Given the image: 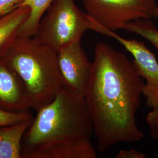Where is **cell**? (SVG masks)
<instances>
[{
	"label": "cell",
	"instance_id": "cell-1",
	"mask_svg": "<svg viewBox=\"0 0 158 158\" xmlns=\"http://www.w3.org/2000/svg\"><path fill=\"white\" fill-rule=\"evenodd\" d=\"M85 102L90 114L97 149L139 141L143 134L136 121L145 82L124 53L100 42L94 48Z\"/></svg>",
	"mask_w": 158,
	"mask_h": 158
},
{
	"label": "cell",
	"instance_id": "cell-2",
	"mask_svg": "<svg viewBox=\"0 0 158 158\" xmlns=\"http://www.w3.org/2000/svg\"><path fill=\"white\" fill-rule=\"evenodd\" d=\"M37 111L23 136L22 158L57 143L90 139L93 134V121L85 98L66 85L50 103Z\"/></svg>",
	"mask_w": 158,
	"mask_h": 158
},
{
	"label": "cell",
	"instance_id": "cell-3",
	"mask_svg": "<svg viewBox=\"0 0 158 158\" xmlns=\"http://www.w3.org/2000/svg\"><path fill=\"white\" fill-rule=\"evenodd\" d=\"M3 57L23 81L31 109L40 110L65 86L57 53L34 37L17 36Z\"/></svg>",
	"mask_w": 158,
	"mask_h": 158
},
{
	"label": "cell",
	"instance_id": "cell-4",
	"mask_svg": "<svg viewBox=\"0 0 158 158\" xmlns=\"http://www.w3.org/2000/svg\"><path fill=\"white\" fill-rule=\"evenodd\" d=\"M101 29L79 9L74 0H53L34 38L57 53L69 44L81 41L87 30L100 33Z\"/></svg>",
	"mask_w": 158,
	"mask_h": 158
},
{
	"label": "cell",
	"instance_id": "cell-5",
	"mask_svg": "<svg viewBox=\"0 0 158 158\" xmlns=\"http://www.w3.org/2000/svg\"><path fill=\"white\" fill-rule=\"evenodd\" d=\"M87 14L103 30L115 31L126 23L155 17L158 0H83Z\"/></svg>",
	"mask_w": 158,
	"mask_h": 158
},
{
	"label": "cell",
	"instance_id": "cell-6",
	"mask_svg": "<svg viewBox=\"0 0 158 158\" xmlns=\"http://www.w3.org/2000/svg\"><path fill=\"white\" fill-rule=\"evenodd\" d=\"M102 34L117 40L131 54L136 69L145 80L143 95L146 98L147 106L151 108L158 106V62L153 53L143 42L126 39L115 31L105 29Z\"/></svg>",
	"mask_w": 158,
	"mask_h": 158
},
{
	"label": "cell",
	"instance_id": "cell-7",
	"mask_svg": "<svg viewBox=\"0 0 158 158\" xmlns=\"http://www.w3.org/2000/svg\"><path fill=\"white\" fill-rule=\"evenodd\" d=\"M57 60L65 85L84 97L93 63L89 60L81 41L74 42L59 51Z\"/></svg>",
	"mask_w": 158,
	"mask_h": 158
},
{
	"label": "cell",
	"instance_id": "cell-8",
	"mask_svg": "<svg viewBox=\"0 0 158 158\" xmlns=\"http://www.w3.org/2000/svg\"><path fill=\"white\" fill-rule=\"evenodd\" d=\"M0 109L12 112L31 109L25 85L3 56L0 57Z\"/></svg>",
	"mask_w": 158,
	"mask_h": 158
},
{
	"label": "cell",
	"instance_id": "cell-9",
	"mask_svg": "<svg viewBox=\"0 0 158 158\" xmlns=\"http://www.w3.org/2000/svg\"><path fill=\"white\" fill-rule=\"evenodd\" d=\"M97 152L90 139L57 143L31 153L26 158H96Z\"/></svg>",
	"mask_w": 158,
	"mask_h": 158
},
{
	"label": "cell",
	"instance_id": "cell-10",
	"mask_svg": "<svg viewBox=\"0 0 158 158\" xmlns=\"http://www.w3.org/2000/svg\"><path fill=\"white\" fill-rule=\"evenodd\" d=\"M32 119L0 127V158H22L23 136Z\"/></svg>",
	"mask_w": 158,
	"mask_h": 158
},
{
	"label": "cell",
	"instance_id": "cell-11",
	"mask_svg": "<svg viewBox=\"0 0 158 158\" xmlns=\"http://www.w3.org/2000/svg\"><path fill=\"white\" fill-rule=\"evenodd\" d=\"M29 13L28 7L18 6L0 17V57L5 55Z\"/></svg>",
	"mask_w": 158,
	"mask_h": 158
},
{
	"label": "cell",
	"instance_id": "cell-12",
	"mask_svg": "<svg viewBox=\"0 0 158 158\" xmlns=\"http://www.w3.org/2000/svg\"><path fill=\"white\" fill-rule=\"evenodd\" d=\"M53 0H23L17 6H27L30 10L28 18L18 31L17 36L34 37L36 34L42 17L47 11Z\"/></svg>",
	"mask_w": 158,
	"mask_h": 158
},
{
	"label": "cell",
	"instance_id": "cell-13",
	"mask_svg": "<svg viewBox=\"0 0 158 158\" xmlns=\"http://www.w3.org/2000/svg\"><path fill=\"white\" fill-rule=\"evenodd\" d=\"M121 29L141 36L158 51V29L151 19H141L126 23Z\"/></svg>",
	"mask_w": 158,
	"mask_h": 158
},
{
	"label": "cell",
	"instance_id": "cell-14",
	"mask_svg": "<svg viewBox=\"0 0 158 158\" xmlns=\"http://www.w3.org/2000/svg\"><path fill=\"white\" fill-rule=\"evenodd\" d=\"M32 119L33 116L30 111L12 112L0 109V127L16 124Z\"/></svg>",
	"mask_w": 158,
	"mask_h": 158
},
{
	"label": "cell",
	"instance_id": "cell-15",
	"mask_svg": "<svg viewBox=\"0 0 158 158\" xmlns=\"http://www.w3.org/2000/svg\"><path fill=\"white\" fill-rule=\"evenodd\" d=\"M146 121L149 130L151 137L154 139H158V106L152 108L148 113Z\"/></svg>",
	"mask_w": 158,
	"mask_h": 158
},
{
	"label": "cell",
	"instance_id": "cell-16",
	"mask_svg": "<svg viewBox=\"0 0 158 158\" xmlns=\"http://www.w3.org/2000/svg\"><path fill=\"white\" fill-rule=\"evenodd\" d=\"M147 157L144 153L135 149H122L115 155V158H145Z\"/></svg>",
	"mask_w": 158,
	"mask_h": 158
},
{
	"label": "cell",
	"instance_id": "cell-17",
	"mask_svg": "<svg viewBox=\"0 0 158 158\" xmlns=\"http://www.w3.org/2000/svg\"><path fill=\"white\" fill-rule=\"evenodd\" d=\"M23 0H0V17L17 8Z\"/></svg>",
	"mask_w": 158,
	"mask_h": 158
},
{
	"label": "cell",
	"instance_id": "cell-18",
	"mask_svg": "<svg viewBox=\"0 0 158 158\" xmlns=\"http://www.w3.org/2000/svg\"><path fill=\"white\" fill-rule=\"evenodd\" d=\"M155 18L158 19V3H157V7H156V12H155Z\"/></svg>",
	"mask_w": 158,
	"mask_h": 158
}]
</instances>
